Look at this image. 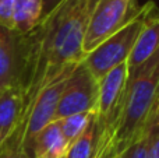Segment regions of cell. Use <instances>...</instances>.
I'll use <instances>...</instances> for the list:
<instances>
[{
    "label": "cell",
    "instance_id": "9",
    "mask_svg": "<svg viewBox=\"0 0 159 158\" xmlns=\"http://www.w3.org/2000/svg\"><path fill=\"white\" fill-rule=\"evenodd\" d=\"M25 108V91L22 87L0 90V137L7 139L21 122Z\"/></svg>",
    "mask_w": 159,
    "mask_h": 158
},
{
    "label": "cell",
    "instance_id": "11",
    "mask_svg": "<svg viewBox=\"0 0 159 158\" xmlns=\"http://www.w3.org/2000/svg\"><path fill=\"white\" fill-rule=\"evenodd\" d=\"M42 20V0H16L11 28L20 34H30Z\"/></svg>",
    "mask_w": 159,
    "mask_h": 158
},
{
    "label": "cell",
    "instance_id": "6",
    "mask_svg": "<svg viewBox=\"0 0 159 158\" xmlns=\"http://www.w3.org/2000/svg\"><path fill=\"white\" fill-rule=\"evenodd\" d=\"M30 60V44L27 34L13 28L0 27V90L22 87Z\"/></svg>",
    "mask_w": 159,
    "mask_h": 158
},
{
    "label": "cell",
    "instance_id": "8",
    "mask_svg": "<svg viewBox=\"0 0 159 158\" xmlns=\"http://www.w3.org/2000/svg\"><path fill=\"white\" fill-rule=\"evenodd\" d=\"M159 50V8L158 6L152 10L141 34L138 35L129 58H127V70L129 73L137 70L148 62Z\"/></svg>",
    "mask_w": 159,
    "mask_h": 158
},
{
    "label": "cell",
    "instance_id": "18",
    "mask_svg": "<svg viewBox=\"0 0 159 158\" xmlns=\"http://www.w3.org/2000/svg\"><path fill=\"white\" fill-rule=\"evenodd\" d=\"M0 158H32L20 146H0Z\"/></svg>",
    "mask_w": 159,
    "mask_h": 158
},
{
    "label": "cell",
    "instance_id": "12",
    "mask_svg": "<svg viewBox=\"0 0 159 158\" xmlns=\"http://www.w3.org/2000/svg\"><path fill=\"white\" fill-rule=\"evenodd\" d=\"M99 134H101V130L96 125V120L92 118L87 130L70 146L64 158H91L98 143Z\"/></svg>",
    "mask_w": 159,
    "mask_h": 158
},
{
    "label": "cell",
    "instance_id": "14",
    "mask_svg": "<svg viewBox=\"0 0 159 158\" xmlns=\"http://www.w3.org/2000/svg\"><path fill=\"white\" fill-rule=\"evenodd\" d=\"M147 158H159V98L147 126Z\"/></svg>",
    "mask_w": 159,
    "mask_h": 158
},
{
    "label": "cell",
    "instance_id": "10",
    "mask_svg": "<svg viewBox=\"0 0 159 158\" xmlns=\"http://www.w3.org/2000/svg\"><path fill=\"white\" fill-rule=\"evenodd\" d=\"M69 151L66 140L60 130L59 120L52 122L43 128L30 147V156L32 158H64Z\"/></svg>",
    "mask_w": 159,
    "mask_h": 158
},
{
    "label": "cell",
    "instance_id": "15",
    "mask_svg": "<svg viewBox=\"0 0 159 158\" xmlns=\"http://www.w3.org/2000/svg\"><path fill=\"white\" fill-rule=\"evenodd\" d=\"M113 129L105 128L98 137V143L91 158H115L117 156V147L113 137Z\"/></svg>",
    "mask_w": 159,
    "mask_h": 158
},
{
    "label": "cell",
    "instance_id": "21",
    "mask_svg": "<svg viewBox=\"0 0 159 158\" xmlns=\"http://www.w3.org/2000/svg\"><path fill=\"white\" fill-rule=\"evenodd\" d=\"M0 144H2V137H0Z\"/></svg>",
    "mask_w": 159,
    "mask_h": 158
},
{
    "label": "cell",
    "instance_id": "7",
    "mask_svg": "<svg viewBox=\"0 0 159 158\" xmlns=\"http://www.w3.org/2000/svg\"><path fill=\"white\" fill-rule=\"evenodd\" d=\"M127 78H129L127 63L123 62L107 72L99 80V91L93 111V119L96 120L101 133L105 128L115 130L126 94Z\"/></svg>",
    "mask_w": 159,
    "mask_h": 158
},
{
    "label": "cell",
    "instance_id": "13",
    "mask_svg": "<svg viewBox=\"0 0 159 158\" xmlns=\"http://www.w3.org/2000/svg\"><path fill=\"white\" fill-rule=\"evenodd\" d=\"M92 118H93V112H88V114H75V115H71V116H67L64 119L59 120L61 134H63L69 148L87 130Z\"/></svg>",
    "mask_w": 159,
    "mask_h": 158
},
{
    "label": "cell",
    "instance_id": "3",
    "mask_svg": "<svg viewBox=\"0 0 159 158\" xmlns=\"http://www.w3.org/2000/svg\"><path fill=\"white\" fill-rule=\"evenodd\" d=\"M155 7L157 4L151 0L147 2L145 4L141 6L140 13L134 20H131L124 28L109 36L99 46H96L92 52L85 55L82 62L98 81L107 72H110L116 66L127 60L138 35L141 34L144 25H145L147 18Z\"/></svg>",
    "mask_w": 159,
    "mask_h": 158
},
{
    "label": "cell",
    "instance_id": "20",
    "mask_svg": "<svg viewBox=\"0 0 159 158\" xmlns=\"http://www.w3.org/2000/svg\"><path fill=\"white\" fill-rule=\"evenodd\" d=\"M115 158H124V154H117Z\"/></svg>",
    "mask_w": 159,
    "mask_h": 158
},
{
    "label": "cell",
    "instance_id": "2",
    "mask_svg": "<svg viewBox=\"0 0 159 158\" xmlns=\"http://www.w3.org/2000/svg\"><path fill=\"white\" fill-rule=\"evenodd\" d=\"M159 98V50L137 70L129 73L121 111L113 137L117 153L123 154L147 130Z\"/></svg>",
    "mask_w": 159,
    "mask_h": 158
},
{
    "label": "cell",
    "instance_id": "16",
    "mask_svg": "<svg viewBox=\"0 0 159 158\" xmlns=\"http://www.w3.org/2000/svg\"><path fill=\"white\" fill-rule=\"evenodd\" d=\"M123 154H124V158H147V130Z\"/></svg>",
    "mask_w": 159,
    "mask_h": 158
},
{
    "label": "cell",
    "instance_id": "17",
    "mask_svg": "<svg viewBox=\"0 0 159 158\" xmlns=\"http://www.w3.org/2000/svg\"><path fill=\"white\" fill-rule=\"evenodd\" d=\"M16 0H0V27L11 28Z\"/></svg>",
    "mask_w": 159,
    "mask_h": 158
},
{
    "label": "cell",
    "instance_id": "1",
    "mask_svg": "<svg viewBox=\"0 0 159 158\" xmlns=\"http://www.w3.org/2000/svg\"><path fill=\"white\" fill-rule=\"evenodd\" d=\"M96 3L98 0H61L35 30L27 34L30 60L22 116L45 87L71 73L85 58L82 45Z\"/></svg>",
    "mask_w": 159,
    "mask_h": 158
},
{
    "label": "cell",
    "instance_id": "19",
    "mask_svg": "<svg viewBox=\"0 0 159 158\" xmlns=\"http://www.w3.org/2000/svg\"><path fill=\"white\" fill-rule=\"evenodd\" d=\"M60 2L61 0H42V18L55 10Z\"/></svg>",
    "mask_w": 159,
    "mask_h": 158
},
{
    "label": "cell",
    "instance_id": "5",
    "mask_svg": "<svg viewBox=\"0 0 159 158\" xmlns=\"http://www.w3.org/2000/svg\"><path fill=\"white\" fill-rule=\"evenodd\" d=\"M98 91L99 81L92 76L84 62H80L64 84L53 122L75 114L93 112L98 100Z\"/></svg>",
    "mask_w": 159,
    "mask_h": 158
},
{
    "label": "cell",
    "instance_id": "4",
    "mask_svg": "<svg viewBox=\"0 0 159 158\" xmlns=\"http://www.w3.org/2000/svg\"><path fill=\"white\" fill-rule=\"evenodd\" d=\"M140 10L138 0H98L84 38V55L92 52L109 36L124 28L138 16Z\"/></svg>",
    "mask_w": 159,
    "mask_h": 158
}]
</instances>
